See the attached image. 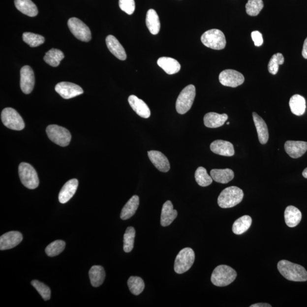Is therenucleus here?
Listing matches in <instances>:
<instances>
[{
	"mask_svg": "<svg viewBox=\"0 0 307 307\" xmlns=\"http://www.w3.org/2000/svg\"><path fill=\"white\" fill-rule=\"evenodd\" d=\"M281 275L288 280L294 281H306L307 280V272L304 267L293 264L287 260H281L277 264Z\"/></svg>",
	"mask_w": 307,
	"mask_h": 307,
	"instance_id": "f257e3e1",
	"label": "nucleus"
},
{
	"mask_svg": "<svg viewBox=\"0 0 307 307\" xmlns=\"http://www.w3.org/2000/svg\"><path fill=\"white\" fill-rule=\"evenodd\" d=\"M244 198V192L242 189L236 186H232L223 190L219 195L217 203L222 208H230L235 207Z\"/></svg>",
	"mask_w": 307,
	"mask_h": 307,
	"instance_id": "f03ea898",
	"label": "nucleus"
},
{
	"mask_svg": "<svg viewBox=\"0 0 307 307\" xmlns=\"http://www.w3.org/2000/svg\"><path fill=\"white\" fill-rule=\"evenodd\" d=\"M235 270L227 265L218 266L215 269L211 276V281L217 287H225L233 282L236 278Z\"/></svg>",
	"mask_w": 307,
	"mask_h": 307,
	"instance_id": "7ed1b4c3",
	"label": "nucleus"
},
{
	"mask_svg": "<svg viewBox=\"0 0 307 307\" xmlns=\"http://www.w3.org/2000/svg\"><path fill=\"white\" fill-rule=\"evenodd\" d=\"M18 173L22 184L25 187L31 189L38 187L39 181L38 174L31 164L25 162L20 163Z\"/></svg>",
	"mask_w": 307,
	"mask_h": 307,
	"instance_id": "20e7f679",
	"label": "nucleus"
},
{
	"mask_svg": "<svg viewBox=\"0 0 307 307\" xmlns=\"http://www.w3.org/2000/svg\"><path fill=\"white\" fill-rule=\"evenodd\" d=\"M195 255L191 248H183L175 258L174 270L179 274H184L191 269L194 263Z\"/></svg>",
	"mask_w": 307,
	"mask_h": 307,
	"instance_id": "39448f33",
	"label": "nucleus"
},
{
	"mask_svg": "<svg viewBox=\"0 0 307 307\" xmlns=\"http://www.w3.org/2000/svg\"><path fill=\"white\" fill-rule=\"evenodd\" d=\"M201 41L208 48L217 50L224 49L226 44L224 33L218 29H211L205 32Z\"/></svg>",
	"mask_w": 307,
	"mask_h": 307,
	"instance_id": "423d86ee",
	"label": "nucleus"
},
{
	"mask_svg": "<svg viewBox=\"0 0 307 307\" xmlns=\"http://www.w3.org/2000/svg\"><path fill=\"white\" fill-rule=\"evenodd\" d=\"M196 96V89L190 85L182 90L177 98L176 109L179 114L184 115L191 108Z\"/></svg>",
	"mask_w": 307,
	"mask_h": 307,
	"instance_id": "0eeeda50",
	"label": "nucleus"
},
{
	"mask_svg": "<svg viewBox=\"0 0 307 307\" xmlns=\"http://www.w3.org/2000/svg\"><path fill=\"white\" fill-rule=\"evenodd\" d=\"M46 133L51 141L62 147H65L70 143L71 133L63 127L50 125L46 128Z\"/></svg>",
	"mask_w": 307,
	"mask_h": 307,
	"instance_id": "6e6552de",
	"label": "nucleus"
},
{
	"mask_svg": "<svg viewBox=\"0 0 307 307\" xmlns=\"http://www.w3.org/2000/svg\"><path fill=\"white\" fill-rule=\"evenodd\" d=\"M2 122L6 127L14 130H21L24 129L25 123L15 109L6 108L2 111L1 115Z\"/></svg>",
	"mask_w": 307,
	"mask_h": 307,
	"instance_id": "1a4fd4ad",
	"label": "nucleus"
},
{
	"mask_svg": "<svg viewBox=\"0 0 307 307\" xmlns=\"http://www.w3.org/2000/svg\"><path fill=\"white\" fill-rule=\"evenodd\" d=\"M67 24L69 30L77 39L83 42L91 41L92 36L90 29L83 21L73 17L68 20Z\"/></svg>",
	"mask_w": 307,
	"mask_h": 307,
	"instance_id": "9d476101",
	"label": "nucleus"
},
{
	"mask_svg": "<svg viewBox=\"0 0 307 307\" xmlns=\"http://www.w3.org/2000/svg\"><path fill=\"white\" fill-rule=\"evenodd\" d=\"M219 81L222 86L236 88L243 85L245 81L244 75L234 69H225L219 75Z\"/></svg>",
	"mask_w": 307,
	"mask_h": 307,
	"instance_id": "9b49d317",
	"label": "nucleus"
},
{
	"mask_svg": "<svg viewBox=\"0 0 307 307\" xmlns=\"http://www.w3.org/2000/svg\"><path fill=\"white\" fill-rule=\"evenodd\" d=\"M55 90L64 99H69V98L78 96L84 92L83 89L80 86L74 83L65 82L57 84Z\"/></svg>",
	"mask_w": 307,
	"mask_h": 307,
	"instance_id": "f8f14e48",
	"label": "nucleus"
},
{
	"mask_svg": "<svg viewBox=\"0 0 307 307\" xmlns=\"http://www.w3.org/2000/svg\"><path fill=\"white\" fill-rule=\"evenodd\" d=\"M20 87L23 92L29 94L33 90L35 84L34 73L29 65H25L20 71Z\"/></svg>",
	"mask_w": 307,
	"mask_h": 307,
	"instance_id": "ddd939ff",
	"label": "nucleus"
},
{
	"mask_svg": "<svg viewBox=\"0 0 307 307\" xmlns=\"http://www.w3.org/2000/svg\"><path fill=\"white\" fill-rule=\"evenodd\" d=\"M23 239V235L19 232H7L0 237V250H8L16 247Z\"/></svg>",
	"mask_w": 307,
	"mask_h": 307,
	"instance_id": "4468645a",
	"label": "nucleus"
},
{
	"mask_svg": "<svg viewBox=\"0 0 307 307\" xmlns=\"http://www.w3.org/2000/svg\"><path fill=\"white\" fill-rule=\"evenodd\" d=\"M284 149L291 158L297 159L304 155L307 151V142L288 141L285 143Z\"/></svg>",
	"mask_w": 307,
	"mask_h": 307,
	"instance_id": "2eb2a0df",
	"label": "nucleus"
},
{
	"mask_svg": "<svg viewBox=\"0 0 307 307\" xmlns=\"http://www.w3.org/2000/svg\"><path fill=\"white\" fill-rule=\"evenodd\" d=\"M150 160L157 169L163 173H167L170 169V162L163 153L158 151H151L148 152Z\"/></svg>",
	"mask_w": 307,
	"mask_h": 307,
	"instance_id": "dca6fc26",
	"label": "nucleus"
},
{
	"mask_svg": "<svg viewBox=\"0 0 307 307\" xmlns=\"http://www.w3.org/2000/svg\"><path fill=\"white\" fill-rule=\"evenodd\" d=\"M211 151L216 154L225 156L235 155V149L232 143L223 140H215L211 144Z\"/></svg>",
	"mask_w": 307,
	"mask_h": 307,
	"instance_id": "f3484780",
	"label": "nucleus"
},
{
	"mask_svg": "<svg viewBox=\"0 0 307 307\" xmlns=\"http://www.w3.org/2000/svg\"><path fill=\"white\" fill-rule=\"evenodd\" d=\"M128 101L133 111L142 118L148 119L151 116V110L145 102L135 95H131Z\"/></svg>",
	"mask_w": 307,
	"mask_h": 307,
	"instance_id": "a211bd4d",
	"label": "nucleus"
},
{
	"mask_svg": "<svg viewBox=\"0 0 307 307\" xmlns=\"http://www.w3.org/2000/svg\"><path fill=\"white\" fill-rule=\"evenodd\" d=\"M106 44L111 53L121 61L126 60L127 56L125 49L115 36L109 35L106 38Z\"/></svg>",
	"mask_w": 307,
	"mask_h": 307,
	"instance_id": "6ab92c4d",
	"label": "nucleus"
},
{
	"mask_svg": "<svg viewBox=\"0 0 307 307\" xmlns=\"http://www.w3.org/2000/svg\"><path fill=\"white\" fill-rule=\"evenodd\" d=\"M78 181L76 179H71L66 182L60 192L59 201L61 203H66L74 196L78 189Z\"/></svg>",
	"mask_w": 307,
	"mask_h": 307,
	"instance_id": "aec40b11",
	"label": "nucleus"
},
{
	"mask_svg": "<svg viewBox=\"0 0 307 307\" xmlns=\"http://www.w3.org/2000/svg\"><path fill=\"white\" fill-rule=\"evenodd\" d=\"M253 118L256 129H257L259 141L261 144H266L269 138L268 126L265 121L257 113H253Z\"/></svg>",
	"mask_w": 307,
	"mask_h": 307,
	"instance_id": "412c9836",
	"label": "nucleus"
},
{
	"mask_svg": "<svg viewBox=\"0 0 307 307\" xmlns=\"http://www.w3.org/2000/svg\"><path fill=\"white\" fill-rule=\"evenodd\" d=\"M177 215L178 212L174 210L173 205L171 201H167L164 203L162 207L160 224L162 226L170 225L177 218Z\"/></svg>",
	"mask_w": 307,
	"mask_h": 307,
	"instance_id": "4be33fe9",
	"label": "nucleus"
},
{
	"mask_svg": "<svg viewBox=\"0 0 307 307\" xmlns=\"http://www.w3.org/2000/svg\"><path fill=\"white\" fill-rule=\"evenodd\" d=\"M157 64L169 75L177 74L181 69L180 63L176 60L172 58H160L157 61Z\"/></svg>",
	"mask_w": 307,
	"mask_h": 307,
	"instance_id": "5701e85b",
	"label": "nucleus"
},
{
	"mask_svg": "<svg viewBox=\"0 0 307 307\" xmlns=\"http://www.w3.org/2000/svg\"><path fill=\"white\" fill-rule=\"evenodd\" d=\"M228 119L226 114H218L215 112L207 113L204 116V123L205 126L210 128H217L224 125Z\"/></svg>",
	"mask_w": 307,
	"mask_h": 307,
	"instance_id": "b1692460",
	"label": "nucleus"
},
{
	"mask_svg": "<svg viewBox=\"0 0 307 307\" xmlns=\"http://www.w3.org/2000/svg\"><path fill=\"white\" fill-rule=\"evenodd\" d=\"M302 217L301 212L294 206H288L285 210V222L288 227L294 228L297 226L301 221Z\"/></svg>",
	"mask_w": 307,
	"mask_h": 307,
	"instance_id": "393cba45",
	"label": "nucleus"
},
{
	"mask_svg": "<svg viewBox=\"0 0 307 307\" xmlns=\"http://www.w3.org/2000/svg\"><path fill=\"white\" fill-rule=\"evenodd\" d=\"M16 8L29 17H35L38 13L37 7L31 0H14Z\"/></svg>",
	"mask_w": 307,
	"mask_h": 307,
	"instance_id": "a878e982",
	"label": "nucleus"
},
{
	"mask_svg": "<svg viewBox=\"0 0 307 307\" xmlns=\"http://www.w3.org/2000/svg\"><path fill=\"white\" fill-rule=\"evenodd\" d=\"M140 205V199L137 195H134L123 208L120 217L123 220H127L136 214Z\"/></svg>",
	"mask_w": 307,
	"mask_h": 307,
	"instance_id": "bb28decb",
	"label": "nucleus"
},
{
	"mask_svg": "<svg viewBox=\"0 0 307 307\" xmlns=\"http://www.w3.org/2000/svg\"><path fill=\"white\" fill-rule=\"evenodd\" d=\"M146 24L152 34L156 35L159 33L160 23L158 14L155 10L151 9L148 11L146 17Z\"/></svg>",
	"mask_w": 307,
	"mask_h": 307,
	"instance_id": "cd10ccee",
	"label": "nucleus"
},
{
	"mask_svg": "<svg viewBox=\"0 0 307 307\" xmlns=\"http://www.w3.org/2000/svg\"><path fill=\"white\" fill-rule=\"evenodd\" d=\"M291 111L296 116H302L306 111V104L304 97L300 94L292 96L289 102Z\"/></svg>",
	"mask_w": 307,
	"mask_h": 307,
	"instance_id": "c85d7f7f",
	"label": "nucleus"
},
{
	"mask_svg": "<svg viewBox=\"0 0 307 307\" xmlns=\"http://www.w3.org/2000/svg\"><path fill=\"white\" fill-rule=\"evenodd\" d=\"M210 174L213 180L222 184H228L235 177L233 170L229 169L212 170Z\"/></svg>",
	"mask_w": 307,
	"mask_h": 307,
	"instance_id": "c756f323",
	"label": "nucleus"
},
{
	"mask_svg": "<svg viewBox=\"0 0 307 307\" xmlns=\"http://www.w3.org/2000/svg\"><path fill=\"white\" fill-rule=\"evenodd\" d=\"M91 284L94 287H98L103 283L105 277L104 269L101 266H93L89 272Z\"/></svg>",
	"mask_w": 307,
	"mask_h": 307,
	"instance_id": "7c9ffc66",
	"label": "nucleus"
},
{
	"mask_svg": "<svg viewBox=\"0 0 307 307\" xmlns=\"http://www.w3.org/2000/svg\"><path fill=\"white\" fill-rule=\"evenodd\" d=\"M251 223L252 219L249 215H243L234 222L232 227L233 232L237 235H242L250 228Z\"/></svg>",
	"mask_w": 307,
	"mask_h": 307,
	"instance_id": "2f4dec72",
	"label": "nucleus"
},
{
	"mask_svg": "<svg viewBox=\"0 0 307 307\" xmlns=\"http://www.w3.org/2000/svg\"><path fill=\"white\" fill-rule=\"evenodd\" d=\"M64 58V54L61 51L52 49L46 53L44 57V61L51 66L56 67L60 64L61 61Z\"/></svg>",
	"mask_w": 307,
	"mask_h": 307,
	"instance_id": "473e14b6",
	"label": "nucleus"
},
{
	"mask_svg": "<svg viewBox=\"0 0 307 307\" xmlns=\"http://www.w3.org/2000/svg\"><path fill=\"white\" fill-rule=\"evenodd\" d=\"M195 178L197 184L202 187H207L213 182V179L208 174L207 170L203 167L197 168L195 172Z\"/></svg>",
	"mask_w": 307,
	"mask_h": 307,
	"instance_id": "72a5a7b5",
	"label": "nucleus"
},
{
	"mask_svg": "<svg viewBox=\"0 0 307 307\" xmlns=\"http://www.w3.org/2000/svg\"><path fill=\"white\" fill-rule=\"evenodd\" d=\"M127 285L131 293L135 295L141 294L145 288L143 279L138 276H130L127 280Z\"/></svg>",
	"mask_w": 307,
	"mask_h": 307,
	"instance_id": "f704fd0d",
	"label": "nucleus"
},
{
	"mask_svg": "<svg viewBox=\"0 0 307 307\" xmlns=\"http://www.w3.org/2000/svg\"><path fill=\"white\" fill-rule=\"evenodd\" d=\"M136 230L132 226H129L126 230L123 236V250L126 253H129L134 247Z\"/></svg>",
	"mask_w": 307,
	"mask_h": 307,
	"instance_id": "c9c22d12",
	"label": "nucleus"
},
{
	"mask_svg": "<svg viewBox=\"0 0 307 307\" xmlns=\"http://www.w3.org/2000/svg\"><path fill=\"white\" fill-rule=\"evenodd\" d=\"M23 39L26 43L31 47H38L45 42V38L43 36L30 32H24Z\"/></svg>",
	"mask_w": 307,
	"mask_h": 307,
	"instance_id": "e433bc0d",
	"label": "nucleus"
},
{
	"mask_svg": "<svg viewBox=\"0 0 307 307\" xmlns=\"http://www.w3.org/2000/svg\"><path fill=\"white\" fill-rule=\"evenodd\" d=\"M65 243L61 240H57L51 243L46 248L45 251L49 257H56L63 252L65 248Z\"/></svg>",
	"mask_w": 307,
	"mask_h": 307,
	"instance_id": "4c0bfd02",
	"label": "nucleus"
},
{
	"mask_svg": "<svg viewBox=\"0 0 307 307\" xmlns=\"http://www.w3.org/2000/svg\"><path fill=\"white\" fill-rule=\"evenodd\" d=\"M264 6L262 0H248L246 5V13L250 16H257Z\"/></svg>",
	"mask_w": 307,
	"mask_h": 307,
	"instance_id": "58836bf2",
	"label": "nucleus"
},
{
	"mask_svg": "<svg viewBox=\"0 0 307 307\" xmlns=\"http://www.w3.org/2000/svg\"><path fill=\"white\" fill-rule=\"evenodd\" d=\"M284 58L283 54L277 53L274 54L270 60L268 64V70L270 74L276 75L278 72L279 65L283 64Z\"/></svg>",
	"mask_w": 307,
	"mask_h": 307,
	"instance_id": "ea45409f",
	"label": "nucleus"
},
{
	"mask_svg": "<svg viewBox=\"0 0 307 307\" xmlns=\"http://www.w3.org/2000/svg\"><path fill=\"white\" fill-rule=\"evenodd\" d=\"M31 284L45 301H49L51 297V290L48 286L36 280H32Z\"/></svg>",
	"mask_w": 307,
	"mask_h": 307,
	"instance_id": "a19ab883",
	"label": "nucleus"
},
{
	"mask_svg": "<svg viewBox=\"0 0 307 307\" xmlns=\"http://www.w3.org/2000/svg\"><path fill=\"white\" fill-rule=\"evenodd\" d=\"M119 6L121 9L129 15H131L136 9L134 0H119Z\"/></svg>",
	"mask_w": 307,
	"mask_h": 307,
	"instance_id": "79ce46f5",
	"label": "nucleus"
},
{
	"mask_svg": "<svg viewBox=\"0 0 307 307\" xmlns=\"http://www.w3.org/2000/svg\"><path fill=\"white\" fill-rule=\"evenodd\" d=\"M251 38L254 43L255 46L259 47L262 45L264 43L262 35L258 31H254L251 32Z\"/></svg>",
	"mask_w": 307,
	"mask_h": 307,
	"instance_id": "37998d69",
	"label": "nucleus"
},
{
	"mask_svg": "<svg viewBox=\"0 0 307 307\" xmlns=\"http://www.w3.org/2000/svg\"><path fill=\"white\" fill-rule=\"evenodd\" d=\"M302 56L303 58L307 60V38L305 41L304 45H303Z\"/></svg>",
	"mask_w": 307,
	"mask_h": 307,
	"instance_id": "c03bdc74",
	"label": "nucleus"
},
{
	"mask_svg": "<svg viewBox=\"0 0 307 307\" xmlns=\"http://www.w3.org/2000/svg\"><path fill=\"white\" fill-rule=\"evenodd\" d=\"M271 305L268 304V303H257V304H254L250 306V307H272Z\"/></svg>",
	"mask_w": 307,
	"mask_h": 307,
	"instance_id": "a18cd8bd",
	"label": "nucleus"
},
{
	"mask_svg": "<svg viewBox=\"0 0 307 307\" xmlns=\"http://www.w3.org/2000/svg\"><path fill=\"white\" fill-rule=\"evenodd\" d=\"M302 175L303 177L307 179V167L304 171H303Z\"/></svg>",
	"mask_w": 307,
	"mask_h": 307,
	"instance_id": "49530a36",
	"label": "nucleus"
},
{
	"mask_svg": "<svg viewBox=\"0 0 307 307\" xmlns=\"http://www.w3.org/2000/svg\"><path fill=\"white\" fill-rule=\"evenodd\" d=\"M229 123H229V122H228V123H227V125H229Z\"/></svg>",
	"mask_w": 307,
	"mask_h": 307,
	"instance_id": "de8ad7c7",
	"label": "nucleus"
}]
</instances>
